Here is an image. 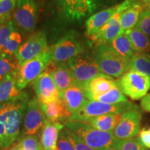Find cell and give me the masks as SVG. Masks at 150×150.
<instances>
[{"mask_svg":"<svg viewBox=\"0 0 150 150\" xmlns=\"http://www.w3.org/2000/svg\"><path fill=\"white\" fill-rule=\"evenodd\" d=\"M64 125L65 128L79 136L94 149L109 150L117 148L119 140L114 138L111 132L99 131L86 122L67 121Z\"/></svg>","mask_w":150,"mask_h":150,"instance_id":"6da1fadb","label":"cell"},{"mask_svg":"<svg viewBox=\"0 0 150 150\" xmlns=\"http://www.w3.org/2000/svg\"><path fill=\"white\" fill-rule=\"evenodd\" d=\"M93 55L102 74L120 77L129 70V61L116 53L107 43L95 46Z\"/></svg>","mask_w":150,"mask_h":150,"instance_id":"7a4b0ae2","label":"cell"},{"mask_svg":"<svg viewBox=\"0 0 150 150\" xmlns=\"http://www.w3.org/2000/svg\"><path fill=\"white\" fill-rule=\"evenodd\" d=\"M29 99L26 94L21 98L4 103L6 124L4 150L8 149L18 139L20 134V127L22 120L25 115Z\"/></svg>","mask_w":150,"mask_h":150,"instance_id":"3957f363","label":"cell"},{"mask_svg":"<svg viewBox=\"0 0 150 150\" xmlns=\"http://www.w3.org/2000/svg\"><path fill=\"white\" fill-rule=\"evenodd\" d=\"M137 108L130 102L110 104L97 101L88 100L78 111L71 116L68 121L86 122L92 117L99 115L109 113L121 114L128 110Z\"/></svg>","mask_w":150,"mask_h":150,"instance_id":"277c9868","label":"cell"},{"mask_svg":"<svg viewBox=\"0 0 150 150\" xmlns=\"http://www.w3.org/2000/svg\"><path fill=\"white\" fill-rule=\"evenodd\" d=\"M66 63L72 73L76 84L82 87L95 76L102 74L93 54L83 52L68 60Z\"/></svg>","mask_w":150,"mask_h":150,"instance_id":"5b68a950","label":"cell"},{"mask_svg":"<svg viewBox=\"0 0 150 150\" xmlns=\"http://www.w3.org/2000/svg\"><path fill=\"white\" fill-rule=\"evenodd\" d=\"M122 92L133 100L142 99L150 90V76L129 70L117 80Z\"/></svg>","mask_w":150,"mask_h":150,"instance_id":"8992f818","label":"cell"},{"mask_svg":"<svg viewBox=\"0 0 150 150\" xmlns=\"http://www.w3.org/2000/svg\"><path fill=\"white\" fill-rule=\"evenodd\" d=\"M51 61L52 54L49 48L41 55L21 65L16 76L17 87L22 91L33 83L46 70Z\"/></svg>","mask_w":150,"mask_h":150,"instance_id":"52a82bcc","label":"cell"},{"mask_svg":"<svg viewBox=\"0 0 150 150\" xmlns=\"http://www.w3.org/2000/svg\"><path fill=\"white\" fill-rule=\"evenodd\" d=\"M141 127V114L138 108H132L121 114L120 119L112 134L117 140H123L137 137Z\"/></svg>","mask_w":150,"mask_h":150,"instance_id":"ba28073f","label":"cell"},{"mask_svg":"<svg viewBox=\"0 0 150 150\" xmlns=\"http://www.w3.org/2000/svg\"><path fill=\"white\" fill-rule=\"evenodd\" d=\"M48 49L45 33L43 31H38L32 33L22 43L15 56L21 66L41 55Z\"/></svg>","mask_w":150,"mask_h":150,"instance_id":"9c48e42d","label":"cell"},{"mask_svg":"<svg viewBox=\"0 0 150 150\" xmlns=\"http://www.w3.org/2000/svg\"><path fill=\"white\" fill-rule=\"evenodd\" d=\"M13 20L14 23L24 32H33L38 20V9L35 0H17Z\"/></svg>","mask_w":150,"mask_h":150,"instance_id":"30bf717a","label":"cell"},{"mask_svg":"<svg viewBox=\"0 0 150 150\" xmlns=\"http://www.w3.org/2000/svg\"><path fill=\"white\" fill-rule=\"evenodd\" d=\"M47 120L40 104L37 98L29 101L23 121V129L18 137V140L25 136L36 135L42 130Z\"/></svg>","mask_w":150,"mask_h":150,"instance_id":"8fae6325","label":"cell"},{"mask_svg":"<svg viewBox=\"0 0 150 150\" xmlns=\"http://www.w3.org/2000/svg\"><path fill=\"white\" fill-rule=\"evenodd\" d=\"M52 61L57 63L67 62L79 54L83 53V48L74 35L67 34L50 48Z\"/></svg>","mask_w":150,"mask_h":150,"instance_id":"7c38bea8","label":"cell"},{"mask_svg":"<svg viewBox=\"0 0 150 150\" xmlns=\"http://www.w3.org/2000/svg\"><path fill=\"white\" fill-rule=\"evenodd\" d=\"M65 18L70 21L80 20L96 9L97 0H57Z\"/></svg>","mask_w":150,"mask_h":150,"instance_id":"4fadbf2b","label":"cell"},{"mask_svg":"<svg viewBox=\"0 0 150 150\" xmlns=\"http://www.w3.org/2000/svg\"><path fill=\"white\" fill-rule=\"evenodd\" d=\"M33 86L40 104H47L60 99L59 91L53 76L47 70H45L33 82Z\"/></svg>","mask_w":150,"mask_h":150,"instance_id":"5bb4252c","label":"cell"},{"mask_svg":"<svg viewBox=\"0 0 150 150\" xmlns=\"http://www.w3.org/2000/svg\"><path fill=\"white\" fill-rule=\"evenodd\" d=\"M46 70L52 74L59 93L76 84L72 73L65 62L57 63L52 61L47 67Z\"/></svg>","mask_w":150,"mask_h":150,"instance_id":"9a60e30c","label":"cell"},{"mask_svg":"<svg viewBox=\"0 0 150 150\" xmlns=\"http://www.w3.org/2000/svg\"><path fill=\"white\" fill-rule=\"evenodd\" d=\"M120 13L117 11L116 13L112 17L108 23L101 28L97 33L90 37L92 42L95 43L96 46L108 43L119 35L123 33L120 22Z\"/></svg>","mask_w":150,"mask_h":150,"instance_id":"2e32d148","label":"cell"},{"mask_svg":"<svg viewBox=\"0 0 150 150\" xmlns=\"http://www.w3.org/2000/svg\"><path fill=\"white\" fill-rule=\"evenodd\" d=\"M60 98L64 103L70 113L78 111L88 99H87L83 87L74 84L64 91L59 93Z\"/></svg>","mask_w":150,"mask_h":150,"instance_id":"e0dca14e","label":"cell"},{"mask_svg":"<svg viewBox=\"0 0 150 150\" xmlns=\"http://www.w3.org/2000/svg\"><path fill=\"white\" fill-rule=\"evenodd\" d=\"M117 85V81L107 75L101 74L87 82L83 86V88L87 99L92 100L94 97L106 93Z\"/></svg>","mask_w":150,"mask_h":150,"instance_id":"ac0fdd59","label":"cell"},{"mask_svg":"<svg viewBox=\"0 0 150 150\" xmlns=\"http://www.w3.org/2000/svg\"><path fill=\"white\" fill-rule=\"evenodd\" d=\"M61 122L47 120L41 130L40 142L44 150H58L57 143L61 131L64 128Z\"/></svg>","mask_w":150,"mask_h":150,"instance_id":"d6986e66","label":"cell"},{"mask_svg":"<svg viewBox=\"0 0 150 150\" xmlns=\"http://www.w3.org/2000/svg\"><path fill=\"white\" fill-rule=\"evenodd\" d=\"M40 104L47 119L52 122H64L65 124L72 116L61 98L55 102Z\"/></svg>","mask_w":150,"mask_h":150,"instance_id":"ffe728a7","label":"cell"},{"mask_svg":"<svg viewBox=\"0 0 150 150\" xmlns=\"http://www.w3.org/2000/svg\"><path fill=\"white\" fill-rule=\"evenodd\" d=\"M118 5L92 15L86 23V35L89 38L97 33L112 18L117 11Z\"/></svg>","mask_w":150,"mask_h":150,"instance_id":"44dd1931","label":"cell"},{"mask_svg":"<svg viewBox=\"0 0 150 150\" xmlns=\"http://www.w3.org/2000/svg\"><path fill=\"white\" fill-rule=\"evenodd\" d=\"M26 94L17 87L16 76H8L0 81V104L16 100Z\"/></svg>","mask_w":150,"mask_h":150,"instance_id":"7402d4cb","label":"cell"},{"mask_svg":"<svg viewBox=\"0 0 150 150\" xmlns=\"http://www.w3.org/2000/svg\"><path fill=\"white\" fill-rule=\"evenodd\" d=\"M145 9L142 4L140 1H138V2L134 6L122 13L120 18V22L122 33L136 27L139 20L140 14Z\"/></svg>","mask_w":150,"mask_h":150,"instance_id":"603a6c76","label":"cell"},{"mask_svg":"<svg viewBox=\"0 0 150 150\" xmlns=\"http://www.w3.org/2000/svg\"><path fill=\"white\" fill-rule=\"evenodd\" d=\"M121 114L109 113L99 115L88 120L86 122L99 131L112 133L120 119Z\"/></svg>","mask_w":150,"mask_h":150,"instance_id":"cb8c5ba5","label":"cell"},{"mask_svg":"<svg viewBox=\"0 0 150 150\" xmlns=\"http://www.w3.org/2000/svg\"><path fill=\"white\" fill-rule=\"evenodd\" d=\"M125 33L131 41L135 52L150 54V38L138 28L134 27Z\"/></svg>","mask_w":150,"mask_h":150,"instance_id":"d4e9b609","label":"cell"},{"mask_svg":"<svg viewBox=\"0 0 150 150\" xmlns=\"http://www.w3.org/2000/svg\"><path fill=\"white\" fill-rule=\"evenodd\" d=\"M107 44L116 53L129 61L136 53L131 45L130 40L125 33L119 35Z\"/></svg>","mask_w":150,"mask_h":150,"instance_id":"484cf974","label":"cell"},{"mask_svg":"<svg viewBox=\"0 0 150 150\" xmlns=\"http://www.w3.org/2000/svg\"><path fill=\"white\" fill-rule=\"evenodd\" d=\"M20 67L16 56L0 53V81L8 76H16Z\"/></svg>","mask_w":150,"mask_h":150,"instance_id":"4316f807","label":"cell"},{"mask_svg":"<svg viewBox=\"0 0 150 150\" xmlns=\"http://www.w3.org/2000/svg\"><path fill=\"white\" fill-rule=\"evenodd\" d=\"M129 70L150 76V54L136 52L129 60Z\"/></svg>","mask_w":150,"mask_h":150,"instance_id":"83f0119b","label":"cell"},{"mask_svg":"<svg viewBox=\"0 0 150 150\" xmlns=\"http://www.w3.org/2000/svg\"><path fill=\"white\" fill-rule=\"evenodd\" d=\"M91 101H97V102L110 104H115L129 102L126 95L122 92L118 84L110 89V91L106 92V93L94 97Z\"/></svg>","mask_w":150,"mask_h":150,"instance_id":"f1b7e54d","label":"cell"},{"mask_svg":"<svg viewBox=\"0 0 150 150\" xmlns=\"http://www.w3.org/2000/svg\"><path fill=\"white\" fill-rule=\"evenodd\" d=\"M21 45L22 35L16 30L11 33L0 53L6 54V55H15Z\"/></svg>","mask_w":150,"mask_h":150,"instance_id":"f546056e","label":"cell"},{"mask_svg":"<svg viewBox=\"0 0 150 150\" xmlns=\"http://www.w3.org/2000/svg\"><path fill=\"white\" fill-rule=\"evenodd\" d=\"M22 150H44L40 138L36 135L25 136L16 144Z\"/></svg>","mask_w":150,"mask_h":150,"instance_id":"4dcf8cb0","label":"cell"},{"mask_svg":"<svg viewBox=\"0 0 150 150\" xmlns=\"http://www.w3.org/2000/svg\"><path fill=\"white\" fill-rule=\"evenodd\" d=\"M117 150H147L140 140L139 137L130 138V139L119 140L117 148Z\"/></svg>","mask_w":150,"mask_h":150,"instance_id":"1f68e13d","label":"cell"},{"mask_svg":"<svg viewBox=\"0 0 150 150\" xmlns=\"http://www.w3.org/2000/svg\"><path fill=\"white\" fill-rule=\"evenodd\" d=\"M63 131L65 136H67V139L70 140L71 143H72V145L74 148V150H95L90 147L89 145H88L79 136H78L76 134L68 130L65 127L63 129Z\"/></svg>","mask_w":150,"mask_h":150,"instance_id":"d6a6232c","label":"cell"},{"mask_svg":"<svg viewBox=\"0 0 150 150\" xmlns=\"http://www.w3.org/2000/svg\"><path fill=\"white\" fill-rule=\"evenodd\" d=\"M14 22L10 19L7 20L0 26V52L11 33L16 31Z\"/></svg>","mask_w":150,"mask_h":150,"instance_id":"836d02e7","label":"cell"},{"mask_svg":"<svg viewBox=\"0 0 150 150\" xmlns=\"http://www.w3.org/2000/svg\"><path fill=\"white\" fill-rule=\"evenodd\" d=\"M136 28L150 38V12L144 10L140 14L139 20L137 23Z\"/></svg>","mask_w":150,"mask_h":150,"instance_id":"e575fe53","label":"cell"},{"mask_svg":"<svg viewBox=\"0 0 150 150\" xmlns=\"http://www.w3.org/2000/svg\"><path fill=\"white\" fill-rule=\"evenodd\" d=\"M6 115L4 103L0 104V150H4Z\"/></svg>","mask_w":150,"mask_h":150,"instance_id":"d590c367","label":"cell"},{"mask_svg":"<svg viewBox=\"0 0 150 150\" xmlns=\"http://www.w3.org/2000/svg\"><path fill=\"white\" fill-rule=\"evenodd\" d=\"M17 0H4L0 1V16L11 18V15L15 11Z\"/></svg>","mask_w":150,"mask_h":150,"instance_id":"8d00e7d4","label":"cell"},{"mask_svg":"<svg viewBox=\"0 0 150 150\" xmlns=\"http://www.w3.org/2000/svg\"><path fill=\"white\" fill-rule=\"evenodd\" d=\"M57 149L58 150H74V147H73L70 140L67 139L63 129L60 132L59 140H58L57 143Z\"/></svg>","mask_w":150,"mask_h":150,"instance_id":"74e56055","label":"cell"},{"mask_svg":"<svg viewBox=\"0 0 150 150\" xmlns=\"http://www.w3.org/2000/svg\"><path fill=\"white\" fill-rule=\"evenodd\" d=\"M139 138L142 143L147 148L150 149V131L145 128L142 129L139 133Z\"/></svg>","mask_w":150,"mask_h":150,"instance_id":"f35d334b","label":"cell"},{"mask_svg":"<svg viewBox=\"0 0 150 150\" xmlns=\"http://www.w3.org/2000/svg\"><path fill=\"white\" fill-rule=\"evenodd\" d=\"M140 106L145 111L150 112V93H147L140 101Z\"/></svg>","mask_w":150,"mask_h":150,"instance_id":"ab89813d","label":"cell"},{"mask_svg":"<svg viewBox=\"0 0 150 150\" xmlns=\"http://www.w3.org/2000/svg\"><path fill=\"white\" fill-rule=\"evenodd\" d=\"M140 1L144 7V9L150 12V0H140Z\"/></svg>","mask_w":150,"mask_h":150,"instance_id":"60d3db41","label":"cell"},{"mask_svg":"<svg viewBox=\"0 0 150 150\" xmlns=\"http://www.w3.org/2000/svg\"><path fill=\"white\" fill-rule=\"evenodd\" d=\"M8 150H22V149L20 147H19L18 145H16L12 146V147L9 148Z\"/></svg>","mask_w":150,"mask_h":150,"instance_id":"b9f144b4","label":"cell"},{"mask_svg":"<svg viewBox=\"0 0 150 150\" xmlns=\"http://www.w3.org/2000/svg\"><path fill=\"white\" fill-rule=\"evenodd\" d=\"M8 19L10 18H3V17L0 16V26H1L5 21H6L7 20H8Z\"/></svg>","mask_w":150,"mask_h":150,"instance_id":"7bdbcfd3","label":"cell"},{"mask_svg":"<svg viewBox=\"0 0 150 150\" xmlns=\"http://www.w3.org/2000/svg\"><path fill=\"white\" fill-rule=\"evenodd\" d=\"M109 150H117V149H109Z\"/></svg>","mask_w":150,"mask_h":150,"instance_id":"ee69618b","label":"cell"},{"mask_svg":"<svg viewBox=\"0 0 150 150\" xmlns=\"http://www.w3.org/2000/svg\"><path fill=\"white\" fill-rule=\"evenodd\" d=\"M4 1V0H0V1Z\"/></svg>","mask_w":150,"mask_h":150,"instance_id":"f6af8a7d","label":"cell"},{"mask_svg":"<svg viewBox=\"0 0 150 150\" xmlns=\"http://www.w3.org/2000/svg\"><path fill=\"white\" fill-rule=\"evenodd\" d=\"M149 131H150V128H149Z\"/></svg>","mask_w":150,"mask_h":150,"instance_id":"bcb514c9","label":"cell"}]
</instances>
